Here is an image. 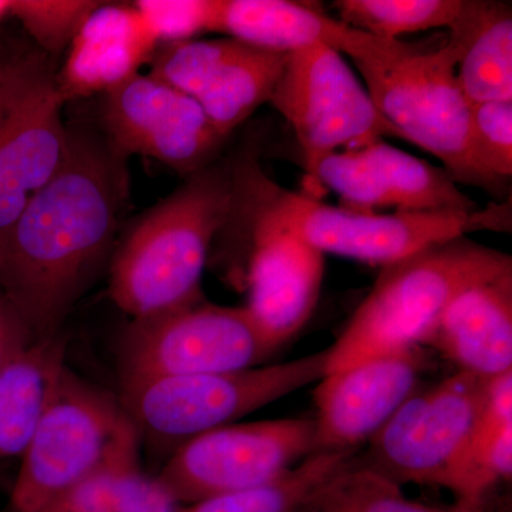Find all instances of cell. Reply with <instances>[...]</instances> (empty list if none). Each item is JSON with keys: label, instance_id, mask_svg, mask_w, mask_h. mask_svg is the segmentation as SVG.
Here are the masks:
<instances>
[{"label": "cell", "instance_id": "10", "mask_svg": "<svg viewBox=\"0 0 512 512\" xmlns=\"http://www.w3.org/2000/svg\"><path fill=\"white\" fill-rule=\"evenodd\" d=\"M278 350L245 306L202 298L131 320L120 342L121 382L237 372L261 366Z\"/></svg>", "mask_w": 512, "mask_h": 512}, {"label": "cell", "instance_id": "5", "mask_svg": "<svg viewBox=\"0 0 512 512\" xmlns=\"http://www.w3.org/2000/svg\"><path fill=\"white\" fill-rule=\"evenodd\" d=\"M507 272H512L510 255L467 235L382 266L348 326L329 346L326 375L420 346L434 320L458 293Z\"/></svg>", "mask_w": 512, "mask_h": 512}, {"label": "cell", "instance_id": "9", "mask_svg": "<svg viewBox=\"0 0 512 512\" xmlns=\"http://www.w3.org/2000/svg\"><path fill=\"white\" fill-rule=\"evenodd\" d=\"M269 103L295 133L305 164V195L315 200H320L316 173L325 158L397 137L342 53L323 43L289 53Z\"/></svg>", "mask_w": 512, "mask_h": 512}, {"label": "cell", "instance_id": "23", "mask_svg": "<svg viewBox=\"0 0 512 512\" xmlns=\"http://www.w3.org/2000/svg\"><path fill=\"white\" fill-rule=\"evenodd\" d=\"M355 454H313L272 483L205 498L181 507L180 512H295L311 503L320 488L336 476Z\"/></svg>", "mask_w": 512, "mask_h": 512}, {"label": "cell", "instance_id": "18", "mask_svg": "<svg viewBox=\"0 0 512 512\" xmlns=\"http://www.w3.org/2000/svg\"><path fill=\"white\" fill-rule=\"evenodd\" d=\"M160 42L134 3L101 2L67 49L56 77L64 101L110 92L153 63Z\"/></svg>", "mask_w": 512, "mask_h": 512}, {"label": "cell", "instance_id": "6", "mask_svg": "<svg viewBox=\"0 0 512 512\" xmlns=\"http://www.w3.org/2000/svg\"><path fill=\"white\" fill-rule=\"evenodd\" d=\"M140 431L120 400L64 365L22 454L10 503L40 512L97 471L138 456Z\"/></svg>", "mask_w": 512, "mask_h": 512}, {"label": "cell", "instance_id": "3", "mask_svg": "<svg viewBox=\"0 0 512 512\" xmlns=\"http://www.w3.org/2000/svg\"><path fill=\"white\" fill-rule=\"evenodd\" d=\"M234 204L235 158L187 177L114 248L111 301L137 319L204 298L201 281L211 245L231 220Z\"/></svg>", "mask_w": 512, "mask_h": 512}, {"label": "cell", "instance_id": "15", "mask_svg": "<svg viewBox=\"0 0 512 512\" xmlns=\"http://www.w3.org/2000/svg\"><path fill=\"white\" fill-rule=\"evenodd\" d=\"M430 363L423 346H413L323 376L313 396V454L357 453L420 389Z\"/></svg>", "mask_w": 512, "mask_h": 512}, {"label": "cell", "instance_id": "7", "mask_svg": "<svg viewBox=\"0 0 512 512\" xmlns=\"http://www.w3.org/2000/svg\"><path fill=\"white\" fill-rule=\"evenodd\" d=\"M329 349L291 362L208 375L123 380L120 403L137 430L178 446L318 383Z\"/></svg>", "mask_w": 512, "mask_h": 512}, {"label": "cell", "instance_id": "1", "mask_svg": "<svg viewBox=\"0 0 512 512\" xmlns=\"http://www.w3.org/2000/svg\"><path fill=\"white\" fill-rule=\"evenodd\" d=\"M126 160L106 137L69 128L63 164L0 235V295L33 339L57 336L113 255L128 198Z\"/></svg>", "mask_w": 512, "mask_h": 512}, {"label": "cell", "instance_id": "12", "mask_svg": "<svg viewBox=\"0 0 512 512\" xmlns=\"http://www.w3.org/2000/svg\"><path fill=\"white\" fill-rule=\"evenodd\" d=\"M66 101L37 62L3 63L0 72V235L59 170L69 150Z\"/></svg>", "mask_w": 512, "mask_h": 512}, {"label": "cell", "instance_id": "13", "mask_svg": "<svg viewBox=\"0 0 512 512\" xmlns=\"http://www.w3.org/2000/svg\"><path fill=\"white\" fill-rule=\"evenodd\" d=\"M104 137L121 156L153 158L190 177L218 161L222 137L190 96L138 73L103 94Z\"/></svg>", "mask_w": 512, "mask_h": 512}, {"label": "cell", "instance_id": "21", "mask_svg": "<svg viewBox=\"0 0 512 512\" xmlns=\"http://www.w3.org/2000/svg\"><path fill=\"white\" fill-rule=\"evenodd\" d=\"M345 28L318 5L292 0H215L211 32L274 52L312 45L335 49Z\"/></svg>", "mask_w": 512, "mask_h": 512}, {"label": "cell", "instance_id": "16", "mask_svg": "<svg viewBox=\"0 0 512 512\" xmlns=\"http://www.w3.org/2000/svg\"><path fill=\"white\" fill-rule=\"evenodd\" d=\"M319 198L336 192L340 207L366 214L377 208L396 212H471L476 202L458 188L444 168L434 167L382 140L338 151L316 173Z\"/></svg>", "mask_w": 512, "mask_h": 512}, {"label": "cell", "instance_id": "17", "mask_svg": "<svg viewBox=\"0 0 512 512\" xmlns=\"http://www.w3.org/2000/svg\"><path fill=\"white\" fill-rule=\"evenodd\" d=\"M245 308L281 349L311 319L318 305L325 254L286 232H252Z\"/></svg>", "mask_w": 512, "mask_h": 512}, {"label": "cell", "instance_id": "32", "mask_svg": "<svg viewBox=\"0 0 512 512\" xmlns=\"http://www.w3.org/2000/svg\"><path fill=\"white\" fill-rule=\"evenodd\" d=\"M10 13V0H0V19Z\"/></svg>", "mask_w": 512, "mask_h": 512}, {"label": "cell", "instance_id": "2", "mask_svg": "<svg viewBox=\"0 0 512 512\" xmlns=\"http://www.w3.org/2000/svg\"><path fill=\"white\" fill-rule=\"evenodd\" d=\"M229 222L247 234L286 232L322 254L386 266L421 249L478 231H511V201L471 212L366 214L333 207L272 181L256 153L235 158V204Z\"/></svg>", "mask_w": 512, "mask_h": 512}, {"label": "cell", "instance_id": "22", "mask_svg": "<svg viewBox=\"0 0 512 512\" xmlns=\"http://www.w3.org/2000/svg\"><path fill=\"white\" fill-rule=\"evenodd\" d=\"M60 336L36 340L0 372V461L22 457L64 367Z\"/></svg>", "mask_w": 512, "mask_h": 512}, {"label": "cell", "instance_id": "28", "mask_svg": "<svg viewBox=\"0 0 512 512\" xmlns=\"http://www.w3.org/2000/svg\"><path fill=\"white\" fill-rule=\"evenodd\" d=\"M99 0H12L10 13L46 52L69 49L86 19L100 5Z\"/></svg>", "mask_w": 512, "mask_h": 512}, {"label": "cell", "instance_id": "25", "mask_svg": "<svg viewBox=\"0 0 512 512\" xmlns=\"http://www.w3.org/2000/svg\"><path fill=\"white\" fill-rule=\"evenodd\" d=\"M339 20L349 28L380 39L450 29L463 8V0H338L333 3Z\"/></svg>", "mask_w": 512, "mask_h": 512}, {"label": "cell", "instance_id": "31", "mask_svg": "<svg viewBox=\"0 0 512 512\" xmlns=\"http://www.w3.org/2000/svg\"><path fill=\"white\" fill-rule=\"evenodd\" d=\"M295 512H319L318 507L315 504V498L311 501V503L303 505V507L299 508Z\"/></svg>", "mask_w": 512, "mask_h": 512}, {"label": "cell", "instance_id": "30", "mask_svg": "<svg viewBox=\"0 0 512 512\" xmlns=\"http://www.w3.org/2000/svg\"><path fill=\"white\" fill-rule=\"evenodd\" d=\"M33 342L18 312L0 295V372Z\"/></svg>", "mask_w": 512, "mask_h": 512}, {"label": "cell", "instance_id": "26", "mask_svg": "<svg viewBox=\"0 0 512 512\" xmlns=\"http://www.w3.org/2000/svg\"><path fill=\"white\" fill-rule=\"evenodd\" d=\"M315 504L319 512H468L456 504L433 507L404 495L402 487L352 460L320 488Z\"/></svg>", "mask_w": 512, "mask_h": 512}, {"label": "cell", "instance_id": "4", "mask_svg": "<svg viewBox=\"0 0 512 512\" xmlns=\"http://www.w3.org/2000/svg\"><path fill=\"white\" fill-rule=\"evenodd\" d=\"M335 50L348 55L380 116L397 137L439 158L456 183L490 190L473 148L471 106L456 77V47L426 46L342 30Z\"/></svg>", "mask_w": 512, "mask_h": 512}, {"label": "cell", "instance_id": "29", "mask_svg": "<svg viewBox=\"0 0 512 512\" xmlns=\"http://www.w3.org/2000/svg\"><path fill=\"white\" fill-rule=\"evenodd\" d=\"M134 5L160 46L187 42L211 32L215 0H138Z\"/></svg>", "mask_w": 512, "mask_h": 512}, {"label": "cell", "instance_id": "24", "mask_svg": "<svg viewBox=\"0 0 512 512\" xmlns=\"http://www.w3.org/2000/svg\"><path fill=\"white\" fill-rule=\"evenodd\" d=\"M67 512H180L158 478L146 476L140 457L104 467L57 501Z\"/></svg>", "mask_w": 512, "mask_h": 512}, {"label": "cell", "instance_id": "33", "mask_svg": "<svg viewBox=\"0 0 512 512\" xmlns=\"http://www.w3.org/2000/svg\"><path fill=\"white\" fill-rule=\"evenodd\" d=\"M40 512H67V511L64 510L63 507H60L59 504H53V505H50V507H47L46 510H43Z\"/></svg>", "mask_w": 512, "mask_h": 512}, {"label": "cell", "instance_id": "14", "mask_svg": "<svg viewBox=\"0 0 512 512\" xmlns=\"http://www.w3.org/2000/svg\"><path fill=\"white\" fill-rule=\"evenodd\" d=\"M289 53L239 40H187L158 49L150 74L200 104L222 137L269 103Z\"/></svg>", "mask_w": 512, "mask_h": 512}, {"label": "cell", "instance_id": "27", "mask_svg": "<svg viewBox=\"0 0 512 512\" xmlns=\"http://www.w3.org/2000/svg\"><path fill=\"white\" fill-rule=\"evenodd\" d=\"M474 157L491 192L512 175V101H485L471 106Z\"/></svg>", "mask_w": 512, "mask_h": 512}, {"label": "cell", "instance_id": "11", "mask_svg": "<svg viewBox=\"0 0 512 512\" xmlns=\"http://www.w3.org/2000/svg\"><path fill=\"white\" fill-rule=\"evenodd\" d=\"M308 417L234 423L180 444L158 481L180 504L278 480L313 454Z\"/></svg>", "mask_w": 512, "mask_h": 512}, {"label": "cell", "instance_id": "34", "mask_svg": "<svg viewBox=\"0 0 512 512\" xmlns=\"http://www.w3.org/2000/svg\"><path fill=\"white\" fill-rule=\"evenodd\" d=\"M3 63H0V72H2Z\"/></svg>", "mask_w": 512, "mask_h": 512}, {"label": "cell", "instance_id": "19", "mask_svg": "<svg viewBox=\"0 0 512 512\" xmlns=\"http://www.w3.org/2000/svg\"><path fill=\"white\" fill-rule=\"evenodd\" d=\"M420 346L437 350L458 372L487 379L512 372V272L458 293Z\"/></svg>", "mask_w": 512, "mask_h": 512}, {"label": "cell", "instance_id": "8", "mask_svg": "<svg viewBox=\"0 0 512 512\" xmlns=\"http://www.w3.org/2000/svg\"><path fill=\"white\" fill-rule=\"evenodd\" d=\"M493 379L456 372L421 386L355 454L353 464L394 484L450 487L466 456Z\"/></svg>", "mask_w": 512, "mask_h": 512}, {"label": "cell", "instance_id": "20", "mask_svg": "<svg viewBox=\"0 0 512 512\" xmlns=\"http://www.w3.org/2000/svg\"><path fill=\"white\" fill-rule=\"evenodd\" d=\"M447 39L456 47L457 82L470 106L512 101L511 3L463 0Z\"/></svg>", "mask_w": 512, "mask_h": 512}]
</instances>
